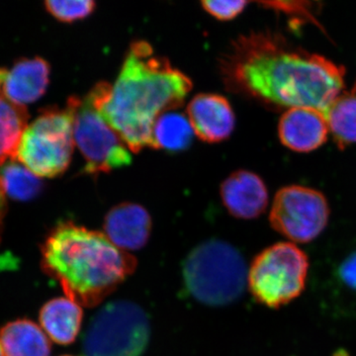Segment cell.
<instances>
[{"mask_svg":"<svg viewBox=\"0 0 356 356\" xmlns=\"http://www.w3.org/2000/svg\"><path fill=\"white\" fill-rule=\"evenodd\" d=\"M219 67L229 91L273 109L311 107L325 114L344 88L341 65L277 32L241 35Z\"/></svg>","mask_w":356,"mask_h":356,"instance_id":"6da1fadb","label":"cell"},{"mask_svg":"<svg viewBox=\"0 0 356 356\" xmlns=\"http://www.w3.org/2000/svg\"><path fill=\"white\" fill-rule=\"evenodd\" d=\"M191 79L170 60L156 55L147 41L131 44L114 84H96L86 96L93 108L119 134L129 149L152 147L156 119L180 108Z\"/></svg>","mask_w":356,"mask_h":356,"instance_id":"7a4b0ae2","label":"cell"},{"mask_svg":"<svg viewBox=\"0 0 356 356\" xmlns=\"http://www.w3.org/2000/svg\"><path fill=\"white\" fill-rule=\"evenodd\" d=\"M134 255L102 232L72 221L58 222L41 245V267L65 297L86 308L104 301L137 268Z\"/></svg>","mask_w":356,"mask_h":356,"instance_id":"3957f363","label":"cell"},{"mask_svg":"<svg viewBox=\"0 0 356 356\" xmlns=\"http://www.w3.org/2000/svg\"><path fill=\"white\" fill-rule=\"evenodd\" d=\"M242 254L225 241L211 238L191 250L182 266L185 287L196 301L222 307L240 299L248 286Z\"/></svg>","mask_w":356,"mask_h":356,"instance_id":"277c9868","label":"cell"},{"mask_svg":"<svg viewBox=\"0 0 356 356\" xmlns=\"http://www.w3.org/2000/svg\"><path fill=\"white\" fill-rule=\"evenodd\" d=\"M309 267L308 255L295 243H274L261 250L250 264L248 290L257 303L280 309L304 292Z\"/></svg>","mask_w":356,"mask_h":356,"instance_id":"5b68a950","label":"cell"},{"mask_svg":"<svg viewBox=\"0 0 356 356\" xmlns=\"http://www.w3.org/2000/svg\"><path fill=\"white\" fill-rule=\"evenodd\" d=\"M74 146L69 108H48L26 127L14 159L40 178L57 177L69 168Z\"/></svg>","mask_w":356,"mask_h":356,"instance_id":"8992f818","label":"cell"},{"mask_svg":"<svg viewBox=\"0 0 356 356\" xmlns=\"http://www.w3.org/2000/svg\"><path fill=\"white\" fill-rule=\"evenodd\" d=\"M151 337L149 317L142 307L117 300L91 318L83 341L86 356H142Z\"/></svg>","mask_w":356,"mask_h":356,"instance_id":"52a82bcc","label":"cell"},{"mask_svg":"<svg viewBox=\"0 0 356 356\" xmlns=\"http://www.w3.org/2000/svg\"><path fill=\"white\" fill-rule=\"evenodd\" d=\"M74 123V144L84 159V175L109 173L132 163V156L119 134L100 116L88 98L72 96L67 104Z\"/></svg>","mask_w":356,"mask_h":356,"instance_id":"ba28073f","label":"cell"},{"mask_svg":"<svg viewBox=\"0 0 356 356\" xmlns=\"http://www.w3.org/2000/svg\"><path fill=\"white\" fill-rule=\"evenodd\" d=\"M330 214L329 202L322 192L289 185L276 192L269 222L274 231L291 242L308 243L324 232Z\"/></svg>","mask_w":356,"mask_h":356,"instance_id":"9c48e42d","label":"cell"},{"mask_svg":"<svg viewBox=\"0 0 356 356\" xmlns=\"http://www.w3.org/2000/svg\"><path fill=\"white\" fill-rule=\"evenodd\" d=\"M330 128L324 112L311 107L288 109L280 117L278 137L291 151L310 153L327 142Z\"/></svg>","mask_w":356,"mask_h":356,"instance_id":"30bf717a","label":"cell"},{"mask_svg":"<svg viewBox=\"0 0 356 356\" xmlns=\"http://www.w3.org/2000/svg\"><path fill=\"white\" fill-rule=\"evenodd\" d=\"M187 115L196 136L203 142L215 144L229 139L236 125V116L229 100L216 93L194 96Z\"/></svg>","mask_w":356,"mask_h":356,"instance_id":"8fae6325","label":"cell"},{"mask_svg":"<svg viewBox=\"0 0 356 356\" xmlns=\"http://www.w3.org/2000/svg\"><path fill=\"white\" fill-rule=\"evenodd\" d=\"M222 202L232 216L257 219L268 206V191L261 177L248 170H236L222 181Z\"/></svg>","mask_w":356,"mask_h":356,"instance_id":"7c38bea8","label":"cell"},{"mask_svg":"<svg viewBox=\"0 0 356 356\" xmlns=\"http://www.w3.org/2000/svg\"><path fill=\"white\" fill-rule=\"evenodd\" d=\"M152 226V217L146 208L131 202L114 206L103 222L107 238L125 252L144 248L151 236Z\"/></svg>","mask_w":356,"mask_h":356,"instance_id":"4fadbf2b","label":"cell"},{"mask_svg":"<svg viewBox=\"0 0 356 356\" xmlns=\"http://www.w3.org/2000/svg\"><path fill=\"white\" fill-rule=\"evenodd\" d=\"M50 74V65L43 58H23L10 69L0 67V91L15 104L25 106L44 95Z\"/></svg>","mask_w":356,"mask_h":356,"instance_id":"5bb4252c","label":"cell"},{"mask_svg":"<svg viewBox=\"0 0 356 356\" xmlns=\"http://www.w3.org/2000/svg\"><path fill=\"white\" fill-rule=\"evenodd\" d=\"M83 318V307L67 297L50 300L39 313L40 327L44 334L62 346L74 343L81 331Z\"/></svg>","mask_w":356,"mask_h":356,"instance_id":"9a60e30c","label":"cell"},{"mask_svg":"<svg viewBox=\"0 0 356 356\" xmlns=\"http://www.w3.org/2000/svg\"><path fill=\"white\" fill-rule=\"evenodd\" d=\"M3 356H50V339L43 329L28 318L7 323L0 329Z\"/></svg>","mask_w":356,"mask_h":356,"instance_id":"2e32d148","label":"cell"},{"mask_svg":"<svg viewBox=\"0 0 356 356\" xmlns=\"http://www.w3.org/2000/svg\"><path fill=\"white\" fill-rule=\"evenodd\" d=\"M194 134L191 121L184 113L175 110L165 112L154 123L151 147L172 154L186 151L193 142Z\"/></svg>","mask_w":356,"mask_h":356,"instance_id":"e0dca14e","label":"cell"},{"mask_svg":"<svg viewBox=\"0 0 356 356\" xmlns=\"http://www.w3.org/2000/svg\"><path fill=\"white\" fill-rule=\"evenodd\" d=\"M330 132L339 149L356 144V83L337 96L327 109Z\"/></svg>","mask_w":356,"mask_h":356,"instance_id":"ac0fdd59","label":"cell"},{"mask_svg":"<svg viewBox=\"0 0 356 356\" xmlns=\"http://www.w3.org/2000/svg\"><path fill=\"white\" fill-rule=\"evenodd\" d=\"M27 126L26 106L15 104L0 91V165L14 159Z\"/></svg>","mask_w":356,"mask_h":356,"instance_id":"d6986e66","label":"cell"},{"mask_svg":"<svg viewBox=\"0 0 356 356\" xmlns=\"http://www.w3.org/2000/svg\"><path fill=\"white\" fill-rule=\"evenodd\" d=\"M0 181L6 196L15 200H31L37 197L43 189V184L40 177L15 159L6 161L1 165Z\"/></svg>","mask_w":356,"mask_h":356,"instance_id":"ffe728a7","label":"cell"},{"mask_svg":"<svg viewBox=\"0 0 356 356\" xmlns=\"http://www.w3.org/2000/svg\"><path fill=\"white\" fill-rule=\"evenodd\" d=\"M47 11L56 19L64 23H72L86 19L95 13L96 3L92 0H64V1H46Z\"/></svg>","mask_w":356,"mask_h":356,"instance_id":"44dd1931","label":"cell"},{"mask_svg":"<svg viewBox=\"0 0 356 356\" xmlns=\"http://www.w3.org/2000/svg\"><path fill=\"white\" fill-rule=\"evenodd\" d=\"M261 6L284 14L293 23V26H301L302 23H313L318 24L314 14V7L311 2L307 1H271L261 2Z\"/></svg>","mask_w":356,"mask_h":356,"instance_id":"7402d4cb","label":"cell"},{"mask_svg":"<svg viewBox=\"0 0 356 356\" xmlns=\"http://www.w3.org/2000/svg\"><path fill=\"white\" fill-rule=\"evenodd\" d=\"M248 2L242 0L228 1V0H215V1L201 2L202 8L208 14L220 21H229L235 19L245 10Z\"/></svg>","mask_w":356,"mask_h":356,"instance_id":"603a6c76","label":"cell"},{"mask_svg":"<svg viewBox=\"0 0 356 356\" xmlns=\"http://www.w3.org/2000/svg\"><path fill=\"white\" fill-rule=\"evenodd\" d=\"M334 276L343 289L356 296V250L344 257Z\"/></svg>","mask_w":356,"mask_h":356,"instance_id":"cb8c5ba5","label":"cell"},{"mask_svg":"<svg viewBox=\"0 0 356 356\" xmlns=\"http://www.w3.org/2000/svg\"><path fill=\"white\" fill-rule=\"evenodd\" d=\"M6 194L3 186L0 181V240H1L2 231H3L4 217L6 214Z\"/></svg>","mask_w":356,"mask_h":356,"instance_id":"d4e9b609","label":"cell"},{"mask_svg":"<svg viewBox=\"0 0 356 356\" xmlns=\"http://www.w3.org/2000/svg\"><path fill=\"white\" fill-rule=\"evenodd\" d=\"M334 356H348V353L343 350H339L337 353H334Z\"/></svg>","mask_w":356,"mask_h":356,"instance_id":"484cf974","label":"cell"},{"mask_svg":"<svg viewBox=\"0 0 356 356\" xmlns=\"http://www.w3.org/2000/svg\"><path fill=\"white\" fill-rule=\"evenodd\" d=\"M0 356H3V355H2L1 346H0Z\"/></svg>","mask_w":356,"mask_h":356,"instance_id":"4316f807","label":"cell"},{"mask_svg":"<svg viewBox=\"0 0 356 356\" xmlns=\"http://www.w3.org/2000/svg\"><path fill=\"white\" fill-rule=\"evenodd\" d=\"M62 356H74V355H62Z\"/></svg>","mask_w":356,"mask_h":356,"instance_id":"83f0119b","label":"cell"}]
</instances>
